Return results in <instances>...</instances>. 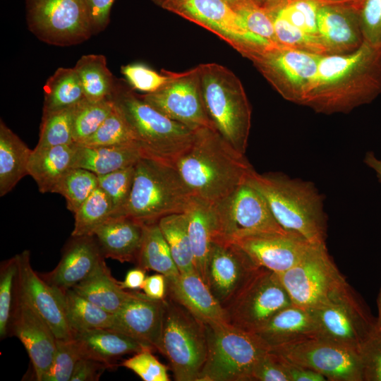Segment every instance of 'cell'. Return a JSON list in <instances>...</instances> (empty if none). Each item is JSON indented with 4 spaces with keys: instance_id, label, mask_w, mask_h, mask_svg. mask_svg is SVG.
Here are the masks:
<instances>
[{
    "instance_id": "obj_63",
    "label": "cell",
    "mask_w": 381,
    "mask_h": 381,
    "mask_svg": "<svg viewBox=\"0 0 381 381\" xmlns=\"http://www.w3.org/2000/svg\"><path fill=\"white\" fill-rule=\"evenodd\" d=\"M227 4H229L231 7L235 6L236 5H238L241 3L247 1H254L259 4H262V2L260 0H224Z\"/></svg>"
},
{
    "instance_id": "obj_42",
    "label": "cell",
    "mask_w": 381,
    "mask_h": 381,
    "mask_svg": "<svg viewBox=\"0 0 381 381\" xmlns=\"http://www.w3.org/2000/svg\"><path fill=\"white\" fill-rule=\"evenodd\" d=\"M74 107L42 114L39 140L34 149L42 150L75 143L73 140Z\"/></svg>"
},
{
    "instance_id": "obj_29",
    "label": "cell",
    "mask_w": 381,
    "mask_h": 381,
    "mask_svg": "<svg viewBox=\"0 0 381 381\" xmlns=\"http://www.w3.org/2000/svg\"><path fill=\"white\" fill-rule=\"evenodd\" d=\"M183 213L187 221L194 267L205 282L207 262L217 233L213 206L193 197Z\"/></svg>"
},
{
    "instance_id": "obj_57",
    "label": "cell",
    "mask_w": 381,
    "mask_h": 381,
    "mask_svg": "<svg viewBox=\"0 0 381 381\" xmlns=\"http://www.w3.org/2000/svg\"><path fill=\"white\" fill-rule=\"evenodd\" d=\"M281 356V355H280ZM283 357V356H282ZM284 358V357H283ZM285 360L286 370L290 381H325L323 375L306 368H303L290 361Z\"/></svg>"
},
{
    "instance_id": "obj_43",
    "label": "cell",
    "mask_w": 381,
    "mask_h": 381,
    "mask_svg": "<svg viewBox=\"0 0 381 381\" xmlns=\"http://www.w3.org/2000/svg\"><path fill=\"white\" fill-rule=\"evenodd\" d=\"M111 99L90 101L84 98L73 108V140L75 144L85 141L101 126L114 109Z\"/></svg>"
},
{
    "instance_id": "obj_39",
    "label": "cell",
    "mask_w": 381,
    "mask_h": 381,
    "mask_svg": "<svg viewBox=\"0 0 381 381\" xmlns=\"http://www.w3.org/2000/svg\"><path fill=\"white\" fill-rule=\"evenodd\" d=\"M111 202L99 186L74 213L72 237L94 236L96 230L113 217Z\"/></svg>"
},
{
    "instance_id": "obj_28",
    "label": "cell",
    "mask_w": 381,
    "mask_h": 381,
    "mask_svg": "<svg viewBox=\"0 0 381 381\" xmlns=\"http://www.w3.org/2000/svg\"><path fill=\"white\" fill-rule=\"evenodd\" d=\"M72 338L82 356L102 362L109 368L115 366V361L123 355L135 353L145 349H152L128 335L110 329L75 332Z\"/></svg>"
},
{
    "instance_id": "obj_64",
    "label": "cell",
    "mask_w": 381,
    "mask_h": 381,
    "mask_svg": "<svg viewBox=\"0 0 381 381\" xmlns=\"http://www.w3.org/2000/svg\"><path fill=\"white\" fill-rule=\"evenodd\" d=\"M156 5L161 7V6L167 0H152Z\"/></svg>"
},
{
    "instance_id": "obj_15",
    "label": "cell",
    "mask_w": 381,
    "mask_h": 381,
    "mask_svg": "<svg viewBox=\"0 0 381 381\" xmlns=\"http://www.w3.org/2000/svg\"><path fill=\"white\" fill-rule=\"evenodd\" d=\"M320 56L279 46L250 61L284 99L302 105L316 74Z\"/></svg>"
},
{
    "instance_id": "obj_45",
    "label": "cell",
    "mask_w": 381,
    "mask_h": 381,
    "mask_svg": "<svg viewBox=\"0 0 381 381\" xmlns=\"http://www.w3.org/2000/svg\"><path fill=\"white\" fill-rule=\"evenodd\" d=\"M135 141L131 129L114 105L111 114L98 129L85 141L77 145L86 147H108Z\"/></svg>"
},
{
    "instance_id": "obj_18",
    "label": "cell",
    "mask_w": 381,
    "mask_h": 381,
    "mask_svg": "<svg viewBox=\"0 0 381 381\" xmlns=\"http://www.w3.org/2000/svg\"><path fill=\"white\" fill-rule=\"evenodd\" d=\"M259 267L236 243L215 239L207 262L205 282L226 309Z\"/></svg>"
},
{
    "instance_id": "obj_58",
    "label": "cell",
    "mask_w": 381,
    "mask_h": 381,
    "mask_svg": "<svg viewBox=\"0 0 381 381\" xmlns=\"http://www.w3.org/2000/svg\"><path fill=\"white\" fill-rule=\"evenodd\" d=\"M145 278V270L138 267L129 270L124 280L120 282V284L123 289H142Z\"/></svg>"
},
{
    "instance_id": "obj_21",
    "label": "cell",
    "mask_w": 381,
    "mask_h": 381,
    "mask_svg": "<svg viewBox=\"0 0 381 381\" xmlns=\"http://www.w3.org/2000/svg\"><path fill=\"white\" fill-rule=\"evenodd\" d=\"M234 242L243 248L258 267L277 274L293 267L317 246L298 234L286 231L251 235Z\"/></svg>"
},
{
    "instance_id": "obj_37",
    "label": "cell",
    "mask_w": 381,
    "mask_h": 381,
    "mask_svg": "<svg viewBox=\"0 0 381 381\" xmlns=\"http://www.w3.org/2000/svg\"><path fill=\"white\" fill-rule=\"evenodd\" d=\"M63 292L66 318L73 333L91 329L116 331L114 314L103 310L72 289Z\"/></svg>"
},
{
    "instance_id": "obj_19",
    "label": "cell",
    "mask_w": 381,
    "mask_h": 381,
    "mask_svg": "<svg viewBox=\"0 0 381 381\" xmlns=\"http://www.w3.org/2000/svg\"><path fill=\"white\" fill-rule=\"evenodd\" d=\"M22 293L52 329L57 339L73 337L65 310L64 292L49 284L32 269L29 250L17 254Z\"/></svg>"
},
{
    "instance_id": "obj_31",
    "label": "cell",
    "mask_w": 381,
    "mask_h": 381,
    "mask_svg": "<svg viewBox=\"0 0 381 381\" xmlns=\"http://www.w3.org/2000/svg\"><path fill=\"white\" fill-rule=\"evenodd\" d=\"M75 144L32 150L28 175L42 193H52L60 179L73 168Z\"/></svg>"
},
{
    "instance_id": "obj_38",
    "label": "cell",
    "mask_w": 381,
    "mask_h": 381,
    "mask_svg": "<svg viewBox=\"0 0 381 381\" xmlns=\"http://www.w3.org/2000/svg\"><path fill=\"white\" fill-rule=\"evenodd\" d=\"M158 224L179 272L195 270L185 214L176 213L163 217L158 221Z\"/></svg>"
},
{
    "instance_id": "obj_22",
    "label": "cell",
    "mask_w": 381,
    "mask_h": 381,
    "mask_svg": "<svg viewBox=\"0 0 381 381\" xmlns=\"http://www.w3.org/2000/svg\"><path fill=\"white\" fill-rule=\"evenodd\" d=\"M165 298L157 300L134 292L114 313L116 331L161 353Z\"/></svg>"
},
{
    "instance_id": "obj_55",
    "label": "cell",
    "mask_w": 381,
    "mask_h": 381,
    "mask_svg": "<svg viewBox=\"0 0 381 381\" xmlns=\"http://www.w3.org/2000/svg\"><path fill=\"white\" fill-rule=\"evenodd\" d=\"M106 364L82 356L75 365L71 381H96L107 369Z\"/></svg>"
},
{
    "instance_id": "obj_27",
    "label": "cell",
    "mask_w": 381,
    "mask_h": 381,
    "mask_svg": "<svg viewBox=\"0 0 381 381\" xmlns=\"http://www.w3.org/2000/svg\"><path fill=\"white\" fill-rule=\"evenodd\" d=\"M257 334L270 349L318 337L312 312L291 304L275 313Z\"/></svg>"
},
{
    "instance_id": "obj_26",
    "label": "cell",
    "mask_w": 381,
    "mask_h": 381,
    "mask_svg": "<svg viewBox=\"0 0 381 381\" xmlns=\"http://www.w3.org/2000/svg\"><path fill=\"white\" fill-rule=\"evenodd\" d=\"M145 224L126 216L111 217L95 231L104 258L136 262L141 247Z\"/></svg>"
},
{
    "instance_id": "obj_62",
    "label": "cell",
    "mask_w": 381,
    "mask_h": 381,
    "mask_svg": "<svg viewBox=\"0 0 381 381\" xmlns=\"http://www.w3.org/2000/svg\"><path fill=\"white\" fill-rule=\"evenodd\" d=\"M260 1L262 2V4L264 6L267 8H270V7H273L279 4L280 3H282V1L285 0H260Z\"/></svg>"
},
{
    "instance_id": "obj_54",
    "label": "cell",
    "mask_w": 381,
    "mask_h": 381,
    "mask_svg": "<svg viewBox=\"0 0 381 381\" xmlns=\"http://www.w3.org/2000/svg\"><path fill=\"white\" fill-rule=\"evenodd\" d=\"M93 35L104 31L110 22V13L114 0H85Z\"/></svg>"
},
{
    "instance_id": "obj_10",
    "label": "cell",
    "mask_w": 381,
    "mask_h": 381,
    "mask_svg": "<svg viewBox=\"0 0 381 381\" xmlns=\"http://www.w3.org/2000/svg\"><path fill=\"white\" fill-rule=\"evenodd\" d=\"M310 310L317 324L318 337L358 353L377 331L376 319L349 284Z\"/></svg>"
},
{
    "instance_id": "obj_41",
    "label": "cell",
    "mask_w": 381,
    "mask_h": 381,
    "mask_svg": "<svg viewBox=\"0 0 381 381\" xmlns=\"http://www.w3.org/2000/svg\"><path fill=\"white\" fill-rule=\"evenodd\" d=\"M99 186L97 175L83 168H71L52 193L61 195L67 209L73 214Z\"/></svg>"
},
{
    "instance_id": "obj_12",
    "label": "cell",
    "mask_w": 381,
    "mask_h": 381,
    "mask_svg": "<svg viewBox=\"0 0 381 381\" xmlns=\"http://www.w3.org/2000/svg\"><path fill=\"white\" fill-rule=\"evenodd\" d=\"M212 206L217 226L214 240L235 241L251 235L286 231L262 195L248 181Z\"/></svg>"
},
{
    "instance_id": "obj_17",
    "label": "cell",
    "mask_w": 381,
    "mask_h": 381,
    "mask_svg": "<svg viewBox=\"0 0 381 381\" xmlns=\"http://www.w3.org/2000/svg\"><path fill=\"white\" fill-rule=\"evenodd\" d=\"M286 359L312 370L327 380L363 381L359 353L315 337L270 349Z\"/></svg>"
},
{
    "instance_id": "obj_13",
    "label": "cell",
    "mask_w": 381,
    "mask_h": 381,
    "mask_svg": "<svg viewBox=\"0 0 381 381\" xmlns=\"http://www.w3.org/2000/svg\"><path fill=\"white\" fill-rule=\"evenodd\" d=\"M278 274L292 303L308 310L322 305L348 284L326 244L314 246L293 267Z\"/></svg>"
},
{
    "instance_id": "obj_20",
    "label": "cell",
    "mask_w": 381,
    "mask_h": 381,
    "mask_svg": "<svg viewBox=\"0 0 381 381\" xmlns=\"http://www.w3.org/2000/svg\"><path fill=\"white\" fill-rule=\"evenodd\" d=\"M11 335L16 336L23 344L31 361L35 379L42 381L52 363L57 339L22 293L20 286Z\"/></svg>"
},
{
    "instance_id": "obj_49",
    "label": "cell",
    "mask_w": 381,
    "mask_h": 381,
    "mask_svg": "<svg viewBox=\"0 0 381 381\" xmlns=\"http://www.w3.org/2000/svg\"><path fill=\"white\" fill-rule=\"evenodd\" d=\"M121 73L129 85L143 94L153 92L161 88L170 79V71L158 73L145 64L136 63L122 66Z\"/></svg>"
},
{
    "instance_id": "obj_6",
    "label": "cell",
    "mask_w": 381,
    "mask_h": 381,
    "mask_svg": "<svg viewBox=\"0 0 381 381\" xmlns=\"http://www.w3.org/2000/svg\"><path fill=\"white\" fill-rule=\"evenodd\" d=\"M198 67L210 119L227 142L245 154L251 126V107L241 80L218 64H202Z\"/></svg>"
},
{
    "instance_id": "obj_24",
    "label": "cell",
    "mask_w": 381,
    "mask_h": 381,
    "mask_svg": "<svg viewBox=\"0 0 381 381\" xmlns=\"http://www.w3.org/2000/svg\"><path fill=\"white\" fill-rule=\"evenodd\" d=\"M104 262L95 236L72 237L57 266L43 278L64 291L88 278Z\"/></svg>"
},
{
    "instance_id": "obj_40",
    "label": "cell",
    "mask_w": 381,
    "mask_h": 381,
    "mask_svg": "<svg viewBox=\"0 0 381 381\" xmlns=\"http://www.w3.org/2000/svg\"><path fill=\"white\" fill-rule=\"evenodd\" d=\"M19 294L18 262L14 257L0 267V337L11 335V325Z\"/></svg>"
},
{
    "instance_id": "obj_14",
    "label": "cell",
    "mask_w": 381,
    "mask_h": 381,
    "mask_svg": "<svg viewBox=\"0 0 381 381\" xmlns=\"http://www.w3.org/2000/svg\"><path fill=\"white\" fill-rule=\"evenodd\" d=\"M291 304L279 274L259 267L225 310L229 323L256 333L275 313Z\"/></svg>"
},
{
    "instance_id": "obj_59",
    "label": "cell",
    "mask_w": 381,
    "mask_h": 381,
    "mask_svg": "<svg viewBox=\"0 0 381 381\" xmlns=\"http://www.w3.org/2000/svg\"><path fill=\"white\" fill-rule=\"evenodd\" d=\"M364 162L374 171L381 182V159H378L373 152H368L364 157Z\"/></svg>"
},
{
    "instance_id": "obj_1",
    "label": "cell",
    "mask_w": 381,
    "mask_h": 381,
    "mask_svg": "<svg viewBox=\"0 0 381 381\" xmlns=\"http://www.w3.org/2000/svg\"><path fill=\"white\" fill-rule=\"evenodd\" d=\"M381 94V47L365 42L357 49L320 57L302 105L315 112L348 113Z\"/></svg>"
},
{
    "instance_id": "obj_2",
    "label": "cell",
    "mask_w": 381,
    "mask_h": 381,
    "mask_svg": "<svg viewBox=\"0 0 381 381\" xmlns=\"http://www.w3.org/2000/svg\"><path fill=\"white\" fill-rule=\"evenodd\" d=\"M193 197L211 205L222 200L247 181L254 170L214 128L195 131L190 146L174 162Z\"/></svg>"
},
{
    "instance_id": "obj_23",
    "label": "cell",
    "mask_w": 381,
    "mask_h": 381,
    "mask_svg": "<svg viewBox=\"0 0 381 381\" xmlns=\"http://www.w3.org/2000/svg\"><path fill=\"white\" fill-rule=\"evenodd\" d=\"M359 3L320 4L318 11V32L327 54L351 52L363 44L358 13Z\"/></svg>"
},
{
    "instance_id": "obj_48",
    "label": "cell",
    "mask_w": 381,
    "mask_h": 381,
    "mask_svg": "<svg viewBox=\"0 0 381 381\" xmlns=\"http://www.w3.org/2000/svg\"><path fill=\"white\" fill-rule=\"evenodd\" d=\"M81 357L80 349L73 338L56 339L52 363L42 381H71L75 365Z\"/></svg>"
},
{
    "instance_id": "obj_50",
    "label": "cell",
    "mask_w": 381,
    "mask_h": 381,
    "mask_svg": "<svg viewBox=\"0 0 381 381\" xmlns=\"http://www.w3.org/2000/svg\"><path fill=\"white\" fill-rule=\"evenodd\" d=\"M121 365L133 371L144 381H169L167 368L153 355L152 350L145 349L124 360Z\"/></svg>"
},
{
    "instance_id": "obj_53",
    "label": "cell",
    "mask_w": 381,
    "mask_h": 381,
    "mask_svg": "<svg viewBox=\"0 0 381 381\" xmlns=\"http://www.w3.org/2000/svg\"><path fill=\"white\" fill-rule=\"evenodd\" d=\"M363 381H381V333L376 332L359 351Z\"/></svg>"
},
{
    "instance_id": "obj_36",
    "label": "cell",
    "mask_w": 381,
    "mask_h": 381,
    "mask_svg": "<svg viewBox=\"0 0 381 381\" xmlns=\"http://www.w3.org/2000/svg\"><path fill=\"white\" fill-rule=\"evenodd\" d=\"M84 98L74 68H59L44 84L42 114L73 107Z\"/></svg>"
},
{
    "instance_id": "obj_3",
    "label": "cell",
    "mask_w": 381,
    "mask_h": 381,
    "mask_svg": "<svg viewBox=\"0 0 381 381\" xmlns=\"http://www.w3.org/2000/svg\"><path fill=\"white\" fill-rule=\"evenodd\" d=\"M247 181L262 195L284 230L298 234L313 244H326L322 197L312 183L282 173L255 170Z\"/></svg>"
},
{
    "instance_id": "obj_33",
    "label": "cell",
    "mask_w": 381,
    "mask_h": 381,
    "mask_svg": "<svg viewBox=\"0 0 381 381\" xmlns=\"http://www.w3.org/2000/svg\"><path fill=\"white\" fill-rule=\"evenodd\" d=\"M72 289L103 310L116 313L134 292L124 291L104 262L88 278Z\"/></svg>"
},
{
    "instance_id": "obj_11",
    "label": "cell",
    "mask_w": 381,
    "mask_h": 381,
    "mask_svg": "<svg viewBox=\"0 0 381 381\" xmlns=\"http://www.w3.org/2000/svg\"><path fill=\"white\" fill-rule=\"evenodd\" d=\"M25 11L29 30L48 44L75 45L93 35L85 0H25Z\"/></svg>"
},
{
    "instance_id": "obj_46",
    "label": "cell",
    "mask_w": 381,
    "mask_h": 381,
    "mask_svg": "<svg viewBox=\"0 0 381 381\" xmlns=\"http://www.w3.org/2000/svg\"><path fill=\"white\" fill-rule=\"evenodd\" d=\"M135 165L106 174L98 175V185L109 198L113 217L120 214L126 206L133 186Z\"/></svg>"
},
{
    "instance_id": "obj_60",
    "label": "cell",
    "mask_w": 381,
    "mask_h": 381,
    "mask_svg": "<svg viewBox=\"0 0 381 381\" xmlns=\"http://www.w3.org/2000/svg\"><path fill=\"white\" fill-rule=\"evenodd\" d=\"M320 4H358L361 0H315Z\"/></svg>"
},
{
    "instance_id": "obj_16",
    "label": "cell",
    "mask_w": 381,
    "mask_h": 381,
    "mask_svg": "<svg viewBox=\"0 0 381 381\" xmlns=\"http://www.w3.org/2000/svg\"><path fill=\"white\" fill-rule=\"evenodd\" d=\"M161 88L139 96L168 118L196 131L214 128L206 111L198 67L174 73Z\"/></svg>"
},
{
    "instance_id": "obj_32",
    "label": "cell",
    "mask_w": 381,
    "mask_h": 381,
    "mask_svg": "<svg viewBox=\"0 0 381 381\" xmlns=\"http://www.w3.org/2000/svg\"><path fill=\"white\" fill-rule=\"evenodd\" d=\"M28 145L0 122V196L3 197L28 175V164L32 153Z\"/></svg>"
},
{
    "instance_id": "obj_35",
    "label": "cell",
    "mask_w": 381,
    "mask_h": 381,
    "mask_svg": "<svg viewBox=\"0 0 381 381\" xmlns=\"http://www.w3.org/2000/svg\"><path fill=\"white\" fill-rule=\"evenodd\" d=\"M73 68L87 99L100 101L111 99L117 78L108 68L107 59L104 55H83Z\"/></svg>"
},
{
    "instance_id": "obj_56",
    "label": "cell",
    "mask_w": 381,
    "mask_h": 381,
    "mask_svg": "<svg viewBox=\"0 0 381 381\" xmlns=\"http://www.w3.org/2000/svg\"><path fill=\"white\" fill-rule=\"evenodd\" d=\"M142 289L149 298L157 300L164 299L167 294V279L160 273L146 277Z\"/></svg>"
},
{
    "instance_id": "obj_30",
    "label": "cell",
    "mask_w": 381,
    "mask_h": 381,
    "mask_svg": "<svg viewBox=\"0 0 381 381\" xmlns=\"http://www.w3.org/2000/svg\"><path fill=\"white\" fill-rule=\"evenodd\" d=\"M143 157H147L136 141L108 147L75 144L73 168L85 169L98 176L135 165Z\"/></svg>"
},
{
    "instance_id": "obj_5",
    "label": "cell",
    "mask_w": 381,
    "mask_h": 381,
    "mask_svg": "<svg viewBox=\"0 0 381 381\" xmlns=\"http://www.w3.org/2000/svg\"><path fill=\"white\" fill-rule=\"evenodd\" d=\"M193 198L173 164L143 157L135 164L131 192L119 216L143 224L158 222L163 217L184 212Z\"/></svg>"
},
{
    "instance_id": "obj_51",
    "label": "cell",
    "mask_w": 381,
    "mask_h": 381,
    "mask_svg": "<svg viewBox=\"0 0 381 381\" xmlns=\"http://www.w3.org/2000/svg\"><path fill=\"white\" fill-rule=\"evenodd\" d=\"M358 13L363 42L381 47V0H361Z\"/></svg>"
},
{
    "instance_id": "obj_4",
    "label": "cell",
    "mask_w": 381,
    "mask_h": 381,
    "mask_svg": "<svg viewBox=\"0 0 381 381\" xmlns=\"http://www.w3.org/2000/svg\"><path fill=\"white\" fill-rule=\"evenodd\" d=\"M111 99L147 157L173 164L192 144L195 131L151 107L121 80Z\"/></svg>"
},
{
    "instance_id": "obj_61",
    "label": "cell",
    "mask_w": 381,
    "mask_h": 381,
    "mask_svg": "<svg viewBox=\"0 0 381 381\" xmlns=\"http://www.w3.org/2000/svg\"><path fill=\"white\" fill-rule=\"evenodd\" d=\"M377 310L378 315L376 319V329L377 332L381 333V286L377 297Z\"/></svg>"
},
{
    "instance_id": "obj_44",
    "label": "cell",
    "mask_w": 381,
    "mask_h": 381,
    "mask_svg": "<svg viewBox=\"0 0 381 381\" xmlns=\"http://www.w3.org/2000/svg\"><path fill=\"white\" fill-rule=\"evenodd\" d=\"M269 10L272 16L277 40L281 46L318 55L327 54L318 37L310 35L292 25L275 10Z\"/></svg>"
},
{
    "instance_id": "obj_47",
    "label": "cell",
    "mask_w": 381,
    "mask_h": 381,
    "mask_svg": "<svg viewBox=\"0 0 381 381\" xmlns=\"http://www.w3.org/2000/svg\"><path fill=\"white\" fill-rule=\"evenodd\" d=\"M232 8L251 32L273 44L281 46L277 42L272 16L268 8L254 1H247Z\"/></svg>"
},
{
    "instance_id": "obj_8",
    "label": "cell",
    "mask_w": 381,
    "mask_h": 381,
    "mask_svg": "<svg viewBox=\"0 0 381 381\" xmlns=\"http://www.w3.org/2000/svg\"><path fill=\"white\" fill-rule=\"evenodd\" d=\"M161 346L176 380L198 381L207 354L206 324L167 296Z\"/></svg>"
},
{
    "instance_id": "obj_7",
    "label": "cell",
    "mask_w": 381,
    "mask_h": 381,
    "mask_svg": "<svg viewBox=\"0 0 381 381\" xmlns=\"http://www.w3.org/2000/svg\"><path fill=\"white\" fill-rule=\"evenodd\" d=\"M207 354L198 381H251L253 368L270 350L255 333L229 322L206 324Z\"/></svg>"
},
{
    "instance_id": "obj_34",
    "label": "cell",
    "mask_w": 381,
    "mask_h": 381,
    "mask_svg": "<svg viewBox=\"0 0 381 381\" xmlns=\"http://www.w3.org/2000/svg\"><path fill=\"white\" fill-rule=\"evenodd\" d=\"M136 262L138 267L145 271H155L165 276L167 279H174L180 274L158 222L145 224Z\"/></svg>"
},
{
    "instance_id": "obj_9",
    "label": "cell",
    "mask_w": 381,
    "mask_h": 381,
    "mask_svg": "<svg viewBox=\"0 0 381 381\" xmlns=\"http://www.w3.org/2000/svg\"><path fill=\"white\" fill-rule=\"evenodd\" d=\"M161 8L213 32L249 60L279 47L251 32L224 0H167Z\"/></svg>"
},
{
    "instance_id": "obj_25",
    "label": "cell",
    "mask_w": 381,
    "mask_h": 381,
    "mask_svg": "<svg viewBox=\"0 0 381 381\" xmlns=\"http://www.w3.org/2000/svg\"><path fill=\"white\" fill-rule=\"evenodd\" d=\"M167 296L205 324L229 322L226 310L195 271L167 279Z\"/></svg>"
},
{
    "instance_id": "obj_52",
    "label": "cell",
    "mask_w": 381,
    "mask_h": 381,
    "mask_svg": "<svg viewBox=\"0 0 381 381\" xmlns=\"http://www.w3.org/2000/svg\"><path fill=\"white\" fill-rule=\"evenodd\" d=\"M251 380L290 381L284 358L269 350L255 363Z\"/></svg>"
}]
</instances>
